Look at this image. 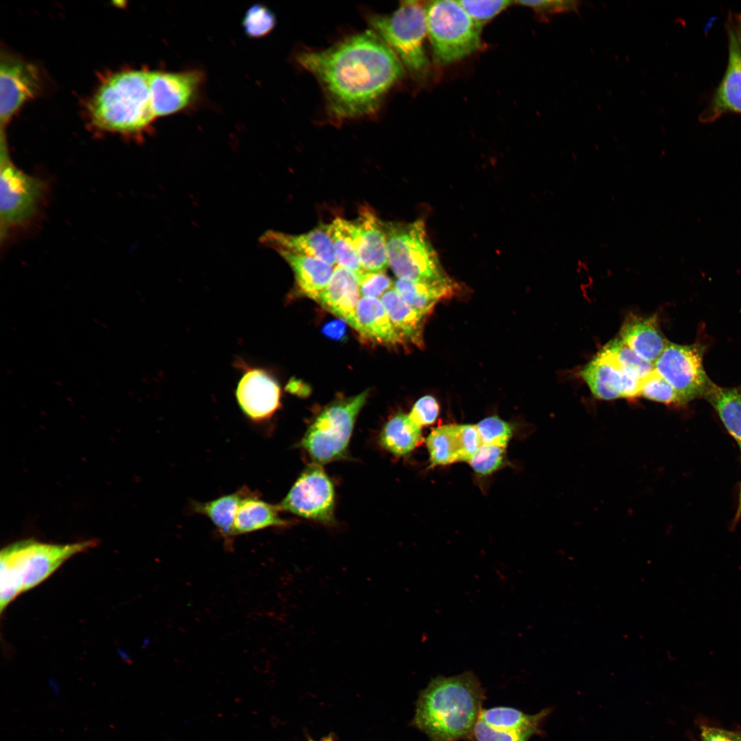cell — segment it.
Segmentation results:
<instances>
[{
	"label": "cell",
	"mask_w": 741,
	"mask_h": 741,
	"mask_svg": "<svg viewBox=\"0 0 741 741\" xmlns=\"http://www.w3.org/2000/svg\"><path fill=\"white\" fill-rule=\"evenodd\" d=\"M297 61L316 79L327 112L338 123L373 115L404 74L398 57L371 30L303 51Z\"/></svg>",
	"instance_id": "1"
},
{
	"label": "cell",
	"mask_w": 741,
	"mask_h": 741,
	"mask_svg": "<svg viewBox=\"0 0 741 741\" xmlns=\"http://www.w3.org/2000/svg\"><path fill=\"white\" fill-rule=\"evenodd\" d=\"M471 671L433 679L417 701L414 725L430 741H458L473 736L484 697Z\"/></svg>",
	"instance_id": "2"
},
{
	"label": "cell",
	"mask_w": 741,
	"mask_h": 741,
	"mask_svg": "<svg viewBox=\"0 0 741 741\" xmlns=\"http://www.w3.org/2000/svg\"><path fill=\"white\" fill-rule=\"evenodd\" d=\"M149 73L131 70L107 78L90 103L93 122L102 129L121 133H136L148 126L155 117Z\"/></svg>",
	"instance_id": "3"
},
{
	"label": "cell",
	"mask_w": 741,
	"mask_h": 741,
	"mask_svg": "<svg viewBox=\"0 0 741 741\" xmlns=\"http://www.w3.org/2000/svg\"><path fill=\"white\" fill-rule=\"evenodd\" d=\"M97 544L94 539L67 544L26 539L4 548L0 553L1 613L19 594L41 583L67 560Z\"/></svg>",
	"instance_id": "4"
},
{
	"label": "cell",
	"mask_w": 741,
	"mask_h": 741,
	"mask_svg": "<svg viewBox=\"0 0 741 741\" xmlns=\"http://www.w3.org/2000/svg\"><path fill=\"white\" fill-rule=\"evenodd\" d=\"M425 11L427 36L436 64L454 62L481 47L482 27L470 17L458 1H430Z\"/></svg>",
	"instance_id": "5"
},
{
	"label": "cell",
	"mask_w": 741,
	"mask_h": 741,
	"mask_svg": "<svg viewBox=\"0 0 741 741\" xmlns=\"http://www.w3.org/2000/svg\"><path fill=\"white\" fill-rule=\"evenodd\" d=\"M388 266L398 279L432 280L448 276L428 239L422 220L384 222Z\"/></svg>",
	"instance_id": "6"
},
{
	"label": "cell",
	"mask_w": 741,
	"mask_h": 741,
	"mask_svg": "<svg viewBox=\"0 0 741 741\" xmlns=\"http://www.w3.org/2000/svg\"><path fill=\"white\" fill-rule=\"evenodd\" d=\"M368 23L403 66L415 74L425 71L428 64L424 47L427 28L425 6L423 3L402 1L390 14L369 16Z\"/></svg>",
	"instance_id": "7"
},
{
	"label": "cell",
	"mask_w": 741,
	"mask_h": 741,
	"mask_svg": "<svg viewBox=\"0 0 741 741\" xmlns=\"http://www.w3.org/2000/svg\"><path fill=\"white\" fill-rule=\"evenodd\" d=\"M367 391L326 407L314 419L300 446L318 464L344 458L356 418L364 405Z\"/></svg>",
	"instance_id": "8"
},
{
	"label": "cell",
	"mask_w": 741,
	"mask_h": 741,
	"mask_svg": "<svg viewBox=\"0 0 741 741\" xmlns=\"http://www.w3.org/2000/svg\"><path fill=\"white\" fill-rule=\"evenodd\" d=\"M4 137L0 152V231L3 242L12 231L27 224L45 198L46 183L19 169L11 161Z\"/></svg>",
	"instance_id": "9"
},
{
	"label": "cell",
	"mask_w": 741,
	"mask_h": 741,
	"mask_svg": "<svg viewBox=\"0 0 741 741\" xmlns=\"http://www.w3.org/2000/svg\"><path fill=\"white\" fill-rule=\"evenodd\" d=\"M703 346L669 342L654 369L676 390L683 405L705 396L711 381L703 364Z\"/></svg>",
	"instance_id": "10"
},
{
	"label": "cell",
	"mask_w": 741,
	"mask_h": 741,
	"mask_svg": "<svg viewBox=\"0 0 741 741\" xmlns=\"http://www.w3.org/2000/svg\"><path fill=\"white\" fill-rule=\"evenodd\" d=\"M334 496L331 480L320 464L313 463L277 506L279 510L328 524L333 520Z\"/></svg>",
	"instance_id": "11"
},
{
	"label": "cell",
	"mask_w": 741,
	"mask_h": 741,
	"mask_svg": "<svg viewBox=\"0 0 741 741\" xmlns=\"http://www.w3.org/2000/svg\"><path fill=\"white\" fill-rule=\"evenodd\" d=\"M40 88V78L32 64L10 56H1L0 64V121L1 130L14 113Z\"/></svg>",
	"instance_id": "12"
},
{
	"label": "cell",
	"mask_w": 741,
	"mask_h": 741,
	"mask_svg": "<svg viewBox=\"0 0 741 741\" xmlns=\"http://www.w3.org/2000/svg\"><path fill=\"white\" fill-rule=\"evenodd\" d=\"M202 77L198 71H150V93L154 116L173 114L188 106L195 97Z\"/></svg>",
	"instance_id": "13"
},
{
	"label": "cell",
	"mask_w": 741,
	"mask_h": 741,
	"mask_svg": "<svg viewBox=\"0 0 741 741\" xmlns=\"http://www.w3.org/2000/svg\"><path fill=\"white\" fill-rule=\"evenodd\" d=\"M238 383L236 398L242 412L255 422L271 417L280 406L281 389L277 381L263 368L246 364Z\"/></svg>",
	"instance_id": "14"
},
{
	"label": "cell",
	"mask_w": 741,
	"mask_h": 741,
	"mask_svg": "<svg viewBox=\"0 0 741 741\" xmlns=\"http://www.w3.org/2000/svg\"><path fill=\"white\" fill-rule=\"evenodd\" d=\"M580 375L598 399L639 396L640 379L619 368L601 351L581 369Z\"/></svg>",
	"instance_id": "15"
},
{
	"label": "cell",
	"mask_w": 741,
	"mask_h": 741,
	"mask_svg": "<svg viewBox=\"0 0 741 741\" xmlns=\"http://www.w3.org/2000/svg\"><path fill=\"white\" fill-rule=\"evenodd\" d=\"M361 264L366 271L384 272L388 266L384 222L373 209L362 207L353 221Z\"/></svg>",
	"instance_id": "16"
},
{
	"label": "cell",
	"mask_w": 741,
	"mask_h": 741,
	"mask_svg": "<svg viewBox=\"0 0 741 741\" xmlns=\"http://www.w3.org/2000/svg\"><path fill=\"white\" fill-rule=\"evenodd\" d=\"M729 59L725 75L708 107L700 116L703 123L715 121L727 112L741 113V55L735 33L727 23Z\"/></svg>",
	"instance_id": "17"
},
{
	"label": "cell",
	"mask_w": 741,
	"mask_h": 741,
	"mask_svg": "<svg viewBox=\"0 0 741 741\" xmlns=\"http://www.w3.org/2000/svg\"><path fill=\"white\" fill-rule=\"evenodd\" d=\"M360 296L357 275L336 266L329 283L314 300L355 329V309Z\"/></svg>",
	"instance_id": "18"
},
{
	"label": "cell",
	"mask_w": 741,
	"mask_h": 741,
	"mask_svg": "<svg viewBox=\"0 0 741 741\" xmlns=\"http://www.w3.org/2000/svg\"><path fill=\"white\" fill-rule=\"evenodd\" d=\"M620 338L639 357L653 364L670 342L661 332L656 315H629L621 327Z\"/></svg>",
	"instance_id": "19"
},
{
	"label": "cell",
	"mask_w": 741,
	"mask_h": 741,
	"mask_svg": "<svg viewBox=\"0 0 741 741\" xmlns=\"http://www.w3.org/2000/svg\"><path fill=\"white\" fill-rule=\"evenodd\" d=\"M265 238L266 241L277 250H285L314 257L333 267L337 264L327 224L320 225L312 231L299 235L271 231Z\"/></svg>",
	"instance_id": "20"
},
{
	"label": "cell",
	"mask_w": 741,
	"mask_h": 741,
	"mask_svg": "<svg viewBox=\"0 0 741 741\" xmlns=\"http://www.w3.org/2000/svg\"><path fill=\"white\" fill-rule=\"evenodd\" d=\"M394 288L410 306L427 316L440 301L455 295L460 285L449 275L446 277L412 281L397 279Z\"/></svg>",
	"instance_id": "21"
},
{
	"label": "cell",
	"mask_w": 741,
	"mask_h": 741,
	"mask_svg": "<svg viewBox=\"0 0 741 741\" xmlns=\"http://www.w3.org/2000/svg\"><path fill=\"white\" fill-rule=\"evenodd\" d=\"M355 330L364 338L384 345L403 343L379 298L360 297L355 309Z\"/></svg>",
	"instance_id": "22"
},
{
	"label": "cell",
	"mask_w": 741,
	"mask_h": 741,
	"mask_svg": "<svg viewBox=\"0 0 741 741\" xmlns=\"http://www.w3.org/2000/svg\"><path fill=\"white\" fill-rule=\"evenodd\" d=\"M390 320L403 342L417 346L423 344L425 315L408 304L392 287L380 298Z\"/></svg>",
	"instance_id": "23"
},
{
	"label": "cell",
	"mask_w": 741,
	"mask_h": 741,
	"mask_svg": "<svg viewBox=\"0 0 741 741\" xmlns=\"http://www.w3.org/2000/svg\"><path fill=\"white\" fill-rule=\"evenodd\" d=\"M292 268L296 283L307 296L314 298L329 283L334 268L318 259L277 250Z\"/></svg>",
	"instance_id": "24"
},
{
	"label": "cell",
	"mask_w": 741,
	"mask_h": 741,
	"mask_svg": "<svg viewBox=\"0 0 741 741\" xmlns=\"http://www.w3.org/2000/svg\"><path fill=\"white\" fill-rule=\"evenodd\" d=\"M277 505L270 504L250 491L239 506L233 525V534L255 532L271 526H285L288 521L282 519Z\"/></svg>",
	"instance_id": "25"
},
{
	"label": "cell",
	"mask_w": 741,
	"mask_h": 741,
	"mask_svg": "<svg viewBox=\"0 0 741 741\" xmlns=\"http://www.w3.org/2000/svg\"><path fill=\"white\" fill-rule=\"evenodd\" d=\"M421 427L403 412L394 415L385 424L379 436L381 445L397 456L408 455L421 443Z\"/></svg>",
	"instance_id": "26"
},
{
	"label": "cell",
	"mask_w": 741,
	"mask_h": 741,
	"mask_svg": "<svg viewBox=\"0 0 741 741\" xmlns=\"http://www.w3.org/2000/svg\"><path fill=\"white\" fill-rule=\"evenodd\" d=\"M250 489L243 487L231 494L208 502H193V512L207 517L225 538L233 536V525L241 502Z\"/></svg>",
	"instance_id": "27"
},
{
	"label": "cell",
	"mask_w": 741,
	"mask_h": 741,
	"mask_svg": "<svg viewBox=\"0 0 741 741\" xmlns=\"http://www.w3.org/2000/svg\"><path fill=\"white\" fill-rule=\"evenodd\" d=\"M704 398L718 412L741 451V388H723L711 381Z\"/></svg>",
	"instance_id": "28"
},
{
	"label": "cell",
	"mask_w": 741,
	"mask_h": 741,
	"mask_svg": "<svg viewBox=\"0 0 741 741\" xmlns=\"http://www.w3.org/2000/svg\"><path fill=\"white\" fill-rule=\"evenodd\" d=\"M327 228L333 243L337 266L357 275L365 271L357 250L353 221L337 217L327 224Z\"/></svg>",
	"instance_id": "29"
},
{
	"label": "cell",
	"mask_w": 741,
	"mask_h": 741,
	"mask_svg": "<svg viewBox=\"0 0 741 741\" xmlns=\"http://www.w3.org/2000/svg\"><path fill=\"white\" fill-rule=\"evenodd\" d=\"M546 714V710L528 715L512 707H497L482 709L480 718L494 729L532 736L537 732L539 723Z\"/></svg>",
	"instance_id": "30"
},
{
	"label": "cell",
	"mask_w": 741,
	"mask_h": 741,
	"mask_svg": "<svg viewBox=\"0 0 741 741\" xmlns=\"http://www.w3.org/2000/svg\"><path fill=\"white\" fill-rule=\"evenodd\" d=\"M431 466L460 461L457 425L447 424L432 430L426 439Z\"/></svg>",
	"instance_id": "31"
},
{
	"label": "cell",
	"mask_w": 741,
	"mask_h": 741,
	"mask_svg": "<svg viewBox=\"0 0 741 741\" xmlns=\"http://www.w3.org/2000/svg\"><path fill=\"white\" fill-rule=\"evenodd\" d=\"M619 368L642 380L654 370V364L639 357L620 338L609 341L601 350Z\"/></svg>",
	"instance_id": "32"
},
{
	"label": "cell",
	"mask_w": 741,
	"mask_h": 741,
	"mask_svg": "<svg viewBox=\"0 0 741 741\" xmlns=\"http://www.w3.org/2000/svg\"><path fill=\"white\" fill-rule=\"evenodd\" d=\"M639 395L666 405H683L674 388L655 369L641 380Z\"/></svg>",
	"instance_id": "33"
},
{
	"label": "cell",
	"mask_w": 741,
	"mask_h": 741,
	"mask_svg": "<svg viewBox=\"0 0 741 741\" xmlns=\"http://www.w3.org/2000/svg\"><path fill=\"white\" fill-rule=\"evenodd\" d=\"M476 428L482 445L504 448L513 434L511 425L497 416L482 419L476 425Z\"/></svg>",
	"instance_id": "34"
},
{
	"label": "cell",
	"mask_w": 741,
	"mask_h": 741,
	"mask_svg": "<svg viewBox=\"0 0 741 741\" xmlns=\"http://www.w3.org/2000/svg\"><path fill=\"white\" fill-rule=\"evenodd\" d=\"M275 23V16L272 12L260 4L251 6L246 12L243 20L245 32L253 38L268 34L272 30Z\"/></svg>",
	"instance_id": "35"
},
{
	"label": "cell",
	"mask_w": 741,
	"mask_h": 741,
	"mask_svg": "<svg viewBox=\"0 0 741 741\" xmlns=\"http://www.w3.org/2000/svg\"><path fill=\"white\" fill-rule=\"evenodd\" d=\"M504 452V447L481 445L469 462L477 473L486 475L502 465Z\"/></svg>",
	"instance_id": "36"
},
{
	"label": "cell",
	"mask_w": 741,
	"mask_h": 741,
	"mask_svg": "<svg viewBox=\"0 0 741 741\" xmlns=\"http://www.w3.org/2000/svg\"><path fill=\"white\" fill-rule=\"evenodd\" d=\"M458 1L470 17L481 27L513 3L506 0Z\"/></svg>",
	"instance_id": "37"
},
{
	"label": "cell",
	"mask_w": 741,
	"mask_h": 741,
	"mask_svg": "<svg viewBox=\"0 0 741 741\" xmlns=\"http://www.w3.org/2000/svg\"><path fill=\"white\" fill-rule=\"evenodd\" d=\"M357 277L361 297L379 298L393 287L391 279L384 272L365 270Z\"/></svg>",
	"instance_id": "38"
},
{
	"label": "cell",
	"mask_w": 741,
	"mask_h": 741,
	"mask_svg": "<svg viewBox=\"0 0 741 741\" xmlns=\"http://www.w3.org/2000/svg\"><path fill=\"white\" fill-rule=\"evenodd\" d=\"M532 735L494 729L479 718L473 731L476 741H528Z\"/></svg>",
	"instance_id": "39"
},
{
	"label": "cell",
	"mask_w": 741,
	"mask_h": 741,
	"mask_svg": "<svg viewBox=\"0 0 741 741\" xmlns=\"http://www.w3.org/2000/svg\"><path fill=\"white\" fill-rule=\"evenodd\" d=\"M460 461L469 462L482 445L476 425H457Z\"/></svg>",
	"instance_id": "40"
},
{
	"label": "cell",
	"mask_w": 741,
	"mask_h": 741,
	"mask_svg": "<svg viewBox=\"0 0 741 741\" xmlns=\"http://www.w3.org/2000/svg\"><path fill=\"white\" fill-rule=\"evenodd\" d=\"M439 413V405L432 395L419 399L414 404L409 416L420 427L432 424Z\"/></svg>",
	"instance_id": "41"
},
{
	"label": "cell",
	"mask_w": 741,
	"mask_h": 741,
	"mask_svg": "<svg viewBox=\"0 0 741 741\" xmlns=\"http://www.w3.org/2000/svg\"><path fill=\"white\" fill-rule=\"evenodd\" d=\"M519 5L531 8L538 14L546 16L563 12H578L580 1H518Z\"/></svg>",
	"instance_id": "42"
},
{
	"label": "cell",
	"mask_w": 741,
	"mask_h": 741,
	"mask_svg": "<svg viewBox=\"0 0 741 741\" xmlns=\"http://www.w3.org/2000/svg\"><path fill=\"white\" fill-rule=\"evenodd\" d=\"M701 737L703 741H741V732L703 726Z\"/></svg>",
	"instance_id": "43"
},
{
	"label": "cell",
	"mask_w": 741,
	"mask_h": 741,
	"mask_svg": "<svg viewBox=\"0 0 741 741\" xmlns=\"http://www.w3.org/2000/svg\"><path fill=\"white\" fill-rule=\"evenodd\" d=\"M323 329L326 336L335 340H341L345 333V325L338 320L327 323Z\"/></svg>",
	"instance_id": "44"
},
{
	"label": "cell",
	"mask_w": 741,
	"mask_h": 741,
	"mask_svg": "<svg viewBox=\"0 0 741 741\" xmlns=\"http://www.w3.org/2000/svg\"><path fill=\"white\" fill-rule=\"evenodd\" d=\"M727 23H729L731 25V27H732V29H733V32L735 33L736 37L737 38V40H738V45H739L740 51V55H741V15L740 14H731L728 17Z\"/></svg>",
	"instance_id": "45"
},
{
	"label": "cell",
	"mask_w": 741,
	"mask_h": 741,
	"mask_svg": "<svg viewBox=\"0 0 741 741\" xmlns=\"http://www.w3.org/2000/svg\"><path fill=\"white\" fill-rule=\"evenodd\" d=\"M740 516H741V484H740V495H739L738 506L737 512H736V514L735 522L737 521L740 519Z\"/></svg>",
	"instance_id": "46"
},
{
	"label": "cell",
	"mask_w": 741,
	"mask_h": 741,
	"mask_svg": "<svg viewBox=\"0 0 741 741\" xmlns=\"http://www.w3.org/2000/svg\"><path fill=\"white\" fill-rule=\"evenodd\" d=\"M310 741H313V740H310ZM321 741H333V740H332V739H331V737H329V738H325V739H323V740H321Z\"/></svg>",
	"instance_id": "47"
}]
</instances>
